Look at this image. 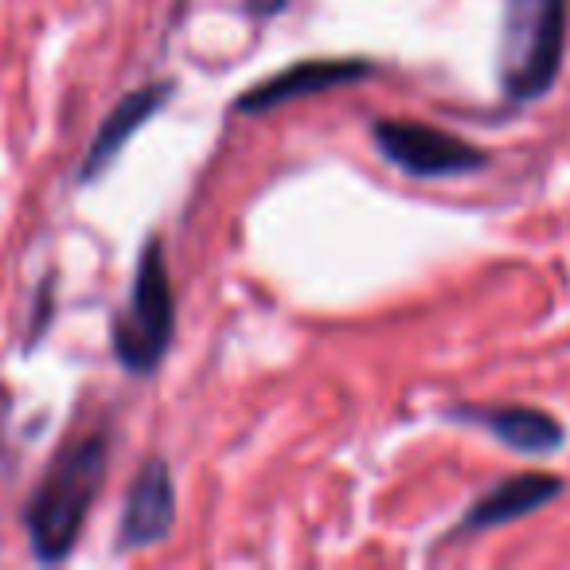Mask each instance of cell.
<instances>
[{"label": "cell", "mask_w": 570, "mask_h": 570, "mask_svg": "<svg viewBox=\"0 0 570 570\" xmlns=\"http://www.w3.org/2000/svg\"><path fill=\"white\" fill-rule=\"evenodd\" d=\"M110 469V430L71 438L43 469V481L24 504V528L40 562H63L75 551Z\"/></svg>", "instance_id": "6da1fadb"}, {"label": "cell", "mask_w": 570, "mask_h": 570, "mask_svg": "<svg viewBox=\"0 0 570 570\" xmlns=\"http://www.w3.org/2000/svg\"><path fill=\"white\" fill-rule=\"evenodd\" d=\"M570 0H504L500 24V87L512 102L547 95L567 51Z\"/></svg>", "instance_id": "7a4b0ae2"}, {"label": "cell", "mask_w": 570, "mask_h": 570, "mask_svg": "<svg viewBox=\"0 0 570 570\" xmlns=\"http://www.w3.org/2000/svg\"><path fill=\"white\" fill-rule=\"evenodd\" d=\"M176 336V294L168 277L165 243L157 235L145 238L141 258H137L134 289H129L126 309H118L110 325V348L114 360L129 375L145 380L165 364L168 348Z\"/></svg>", "instance_id": "3957f363"}, {"label": "cell", "mask_w": 570, "mask_h": 570, "mask_svg": "<svg viewBox=\"0 0 570 570\" xmlns=\"http://www.w3.org/2000/svg\"><path fill=\"white\" fill-rule=\"evenodd\" d=\"M372 141L406 176H461V173H476L489 160L484 149L445 134V129L422 126V121H403V118L375 121Z\"/></svg>", "instance_id": "277c9868"}, {"label": "cell", "mask_w": 570, "mask_h": 570, "mask_svg": "<svg viewBox=\"0 0 570 570\" xmlns=\"http://www.w3.org/2000/svg\"><path fill=\"white\" fill-rule=\"evenodd\" d=\"M367 75H375V67L367 63V59H309V63L285 67V71L262 79L258 87L243 90L235 110L238 114H266V110H277V106L297 102V98H317L336 87L364 82Z\"/></svg>", "instance_id": "5b68a950"}, {"label": "cell", "mask_w": 570, "mask_h": 570, "mask_svg": "<svg viewBox=\"0 0 570 570\" xmlns=\"http://www.w3.org/2000/svg\"><path fill=\"white\" fill-rule=\"evenodd\" d=\"M176 528V481L165 458H149L126 492L118 523V551H145Z\"/></svg>", "instance_id": "8992f818"}, {"label": "cell", "mask_w": 570, "mask_h": 570, "mask_svg": "<svg viewBox=\"0 0 570 570\" xmlns=\"http://www.w3.org/2000/svg\"><path fill=\"white\" fill-rule=\"evenodd\" d=\"M176 95V82L173 79H160V82H145V87H137L134 95H126L118 106H114L110 114L102 118V126H98L95 141H90V149L82 153V165H79V184H90L98 180V176L106 173V168L114 165V160L121 157V149H126L129 141H134V134L145 126V121L153 118V114H160L168 106V98Z\"/></svg>", "instance_id": "52a82bcc"}, {"label": "cell", "mask_w": 570, "mask_h": 570, "mask_svg": "<svg viewBox=\"0 0 570 570\" xmlns=\"http://www.w3.org/2000/svg\"><path fill=\"white\" fill-rule=\"evenodd\" d=\"M567 484L551 473H520V476H508L500 481L497 489H489L481 500H473L461 523L453 528V539L458 535H476V531H489V528H500V523H512V520H523V515L539 512L547 508L554 497H562Z\"/></svg>", "instance_id": "ba28073f"}, {"label": "cell", "mask_w": 570, "mask_h": 570, "mask_svg": "<svg viewBox=\"0 0 570 570\" xmlns=\"http://www.w3.org/2000/svg\"><path fill=\"white\" fill-rule=\"evenodd\" d=\"M450 419L489 430L497 442L515 453H554L567 442V430L535 406H453Z\"/></svg>", "instance_id": "9c48e42d"}, {"label": "cell", "mask_w": 570, "mask_h": 570, "mask_svg": "<svg viewBox=\"0 0 570 570\" xmlns=\"http://www.w3.org/2000/svg\"><path fill=\"white\" fill-rule=\"evenodd\" d=\"M51 282H43L40 285V294H36V313H32V336H28V344H36L43 333H48V325H51Z\"/></svg>", "instance_id": "30bf717a"}]
</instances>
